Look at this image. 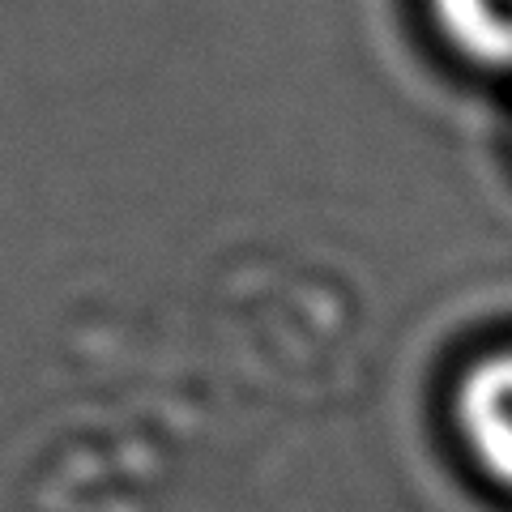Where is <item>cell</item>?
Returning a JSON list of instances; mask_svg holds the SVG:
<instances>
[{
	"label": "cell",
	"mask_w": 512,
	"mask_h": 512,
	"mask_svg": "<svg viewBox=\"0 0 512 512\" xmlns=\"http://www.w3.org/2000/svg\"><path fill=\"white\" fill-rule=\"evenodd\" d=\"M457 423L495 483L512 487V350L474 363L457 389Z\"/></svg>",
	"instance_id": "1"
},
{
	"label": "cell",
	"mask_w": 512,
	"mask_h": 512,
	"mask_svg": "<svg viewBox=\"0 0 512 512\" xmlns=\"http://www.w3.org/2000/svg\"><path fill=\"white\" fill-rule=\"evenodd\" d=\"M431 13L461 56L512 73V0H431Z\"/></svg>",
	"instance_id": "2"
}]
</instances>
